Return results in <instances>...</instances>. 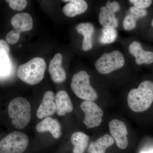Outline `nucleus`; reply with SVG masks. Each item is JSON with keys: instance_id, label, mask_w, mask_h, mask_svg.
<instances>
[{"instance_id": "nucleus-1", "label": "nucleus", "mask_w": 153, "mask_h": 153, "mask_svg": "<svg viewBox=\"0 0 153 153\" xmlns=\"http://www.w3.org/2000/svg\"><path fill=\"white\" fill-rule=\"evenodd\" d=\"M127 100L129 107L134 112L147 110L153 102V82L145 80L141 82L137 88L129 91Z\"/></svg>"}, {"instance_id": "nucleus-2", "label": "nucleus", "mask_w": 153, "mask_h": 153, "mask_svg": "<svg viewBox=\"0 0 153 153\" xmlns=\"http://www.w3.org/2000/svg\"><path fill=\"white\" fill-rule=\"evenodd\" d=\"M46 68V62L44 59L36 57L19 66L17 74L19 79L25 83L35 85L44 78Z\"/></svg>"}, {"instance_id": "nucleus-3", "label": "nucleus", "mask_w": 153, "mask_h": 153, "mask_svg": "<svg viewBox=\"0 0 153 153\" xmlns=\"http://www.w3.org/2000/svg\"><path fill=\"white\" fill-rule=\"evenodd\" d=\"M8 113L14 127L20 129L25 128L31 119L30 102L24 97L14 98L9 105Z\"/></svg>"}, {"instance_id": "nucleus-4", "label": "nucleus", "mask_w": 153, "mask_h": 153, "mask_svg": "<svg viewBox=\"0 0 153 153\" xmlns=\"http://www.w3.org/2000/svg\"><path fill=\"white\" fill-rule=\"evenodd\" d=\"M71 86L74 94L82 99L93 101L97 98V93L91 85L89 76L86 71H81L74 74Z\"/></svg>"}, {"instance_id": "nucleus-5", "label": "nucleus", "mask_w": 153, "mask_h": 153, "mask_svg": "<svg viewBox=\"0 0 153 153\" xmlns=\"http://www.w3.org/2000/svg\"><path fill=\"white\" fill-rule=\"evenodd\" d=\"M28 144L29 138L26 134L13 132L0 141V153H23Z\"/></svg>"}, {"instance_id": "nucleus-6", "label": "nucleus", "mask_w": 153, "mask_h": 153, "mask_svg": "<svg viewBox=\"0 0 153 153\" xmlns=\"http://www.w3.org/2000/svg\"><path fill=\"white\" fill-rule=\"evenodd\" d=\"M125 63L124 57L121 52L114 50L111 53H105L97 60L95 68L102 74L110 73L123 67Z\"/></svg>"}, {"instance_id": "nucleus-7", "label": "nucleus", "mask_w": 153, "mask_h": 153, "mask_svg": "<svg viewBox=\"0 0 153 153\" xmlns=\"http://www.w3.org/2000/svg\"><path fill=\"white\" fill-rule=\"evenodd\" d=\"M85 116L83 123L88 128H93L100 125L102 121L103 112L102 110L93 101H85L80 105Z\"/></svg>"}, {"instance_id": "nucleus-8", "label": "nucleus", "mask_w": 153, "mask_h": 153, "mask_svg": "<svg viewBox=\"0 0 153 153\" xmlns=\"http://www.w3.org/2000/svg\"><path fill=\"white\" fill-rule=\"evenodd\" d=\"M120 9V6L117 2H111L110 1L106 3L105 6L101 7L99 21L103 28L115 29L117 27L118 22L114 14Z\"/></svg>"}, {"instance_id": "nucleus-9", "label": "nucleus", "mask_w": 153, "mask_h": 153, "mask_svg": "<svg viewBox=\"0 0 153 153\" xmlns=\"http://www.w3.org/2000/svg\"><path fill=\"white\" fill-rule=\"evenodd\" d=\"M109 127L111 137L118 147L121 149H126L128 145V140L127 130L124 123L118 120H113L110 122Z\"/></svg>"}, {"instance_id": "nucleus-10", "label": "nucleus", "mask_w": 153, "mask_h": 153, "mask_svg": "<svg viewBox=\"0 0 153 153\" xmlns=\"http://www.w3.org/2000/svg\"><path fill=\"white\" fill-rule=\"evenodd\" d=\"M55 96L52 91H48L44 93L43 99L37 111L39 119L49 117L56 111Z\"/></svg>"}, {"instance_id": "nucleus-11", "label": "nucleus", "mask_w": 153, "mask_h": 153, "mask_svg": "<svg viewBox=\"0 0 153 153\" xmlns=\"http://www.w3.org/2000/svg\"><path fill=\"white\" fill-rule=\"evenodd\" d=\"M62 55L60 53L55 54L49 65V72L53 82L62 83L66 79L65 70L62 66Z\"/></svg>"}, {"instance_id": "nucleus-12", "label": "nucleus", "mask_w": 153, "mask_h": 153, "mask_svg": "<svg viewBox=\"0 0 153 153\" xmlns=\"http://www.w3.org/2000/svg\"><path fill=\"white\" fill-rule=\"evenodd\" d=\"M129 51L136 58L138 65L150 64L153 63V52L143 50L139 42L134 41L129 46Z\"/></svg>"}, {"instance_id": "nucleus-13", "label": "nucleus", "mask_w": 153, "mask_h": 153, "mask_svg": "<svg viewBox=\"0 0 153 153\" xmlns=\"http://www.w3.org/2000/svg\"><path fill=\"white\" fill-rule=\"evenodd\" d=\"M11 24L14 30L19 33L27 32L33 27V18L27 13H19L13 16Z\"/></svg>"}, {"instance_id": "nucleus-14", "label": "nucleus", "mask_w": 153, "mask_h": 153, "mask_svg": "<svg viewBox=\"0 0 153 153\" xmlns=\"http://www.w3.org/2000/svg\"><path fill=\"white\" fill-rule=\"evenodd\" d=\"M56 112L60 116L66 113L72 112L73 105L68 93L65 91H60L56 94L55 97Z\"/></svg>"}, {"instance_id": "nucleus-15", "label": "nucleus", "mask_w": 153, "mask_h": 153, "mask_svg": "<svg viewBox=\"0 0 153 153\" xmlns=\"http://www.w3.org/2000/svg\"><path fill=\"white\" fill-rule=\"evenodd\" d=\"M36 130L38 132L49 131L52 136L57 139L61 135V126L58 121L52 118H45L44 120L39 123L36 126Z\"/></svg>"}, {"instance_id": "nucleus-16", "label": "nucleus", "mask_w": 153, "mask_h": 153, "mask_svg": "<svg viewBox=\"0 0 153 153\" xmlns=\"http://www.w3.org/2000/svg\"><path fill=\"white\" fill-rule=\"evenodd\" d=\"M77 33L84 36L82 41V49L87 51L92 48V35L94 32V27L91 23H81L75 27Z\"/></svg>"}, {"instance_id": "nucleus-17", "label": "nucleus", "mask_w": 153, "mask_h": 153, "mask_svg": "<svg viewBox=\"0 0 153 153\" xmlns=\"http://www.w3.org/2000/svg\"><path fill=\"white\" fill-rule=\"evenodd\" d=\"M69 3L64 6L63 9V13L66 16L72 18L83 13L87 10L88 4L83 0H71L63 1Z\"/></svg>"}, {"instance_id": "nucleus-18", "label": "nucleus", "mask_w": 153, "mask_h": 153, "mask_svg": "<svg viewBox=\"0 0 153 153\" xmlns=\"http://www.w3.org/2000/svg\"><path fill=\"white\" fill-rule=\"evenodd\" d=\"M10 48L5 41L0 40V76H6L10 73L11 63L9 57Z\"/></svg>"}, {"instance_id": "nucleus-19", "label": "nucleus", "mask_w": 153, "mask_h": 153, "mask_svg": "<svg viewBox=\"0 0 153 153\" xmlns=\"http://www.w3.org/2000/svg\"><path fill=\"white\" fill-rule=\"evenodd\" d=\"M114 140L109 135L105 134L94 142L91 143L88 147V153H105L108 148L114 144Z\"/></svg>"}, {"instance_id": "nucleus-20", "label": "nucleus", "mask_w": 153, "mask_h": 153, "mask_svg": "<svg viewBox=\"0 0 153 153\" xmlns=\"http://www.w3.org/2000/svg\"><path fill=\"white\" fill-rule=\"evenodd\" d=\"M89 138L82 132H76L71 135V143L74 146L73 153H84L88 146Z\"/></svg>"}, {"instance_id": "nucleus-21", "label": "nucleus", "mask_w": 153, "mask_h": 153, "mask_svg": "<svg viewBox=\"0 0 153 153\" xmlns=\"http://www.w3.org/2000/svg\"><path fill=\"white\" fill-rule=\"evenodd\" d=\"M117 36V32L115 29L103 28L101 36L99 38L100 42L104 44H111L115 41Z\"/></svg>"}, {"instance_id": "nucleus-22", "label": "nucleus", "mask_w": 153, "mask_h": 153, "mask_svg": "<svg viewBox=\"0 0 153 153\" xmlns=\"http://www.w3.org/2000/svg\"><path fill=\"white\" fill-rule=\"evenodd\" d=\"M9 2L11 8L17 11H22L26 7L27 2L25 0H10L7 1Z\"/></svg>"}, {"instance_id": "nucleus-23", "label": "nucleus", "mask_w": 153, "mask_h": 153, "mask_svg": "<svg viewBox=\"0 0 153 153\" xmlns=\"http://www.w3.org/2000/svg\"><path fill=\"white\" fill-rule=\"evenodd\" d=\"M137 20V19L131 14L126 16L123 23V27L125 30H131L134 29L136 26Z\"/></svg>"}, {"instance_id": "nucleus-24", "label": "nucleus", "mask_w": 153, "mask_h": 153, "mask_svg": "<svg viewBox=\"0 0 153 153\" xmlns=\"http://www.w3.org/2000/svg\"><path fill=\"white\" fill-rule=\"evenodd\" d=\"M20 38V33L15 30L9 32L6 36V42L10 44H16L19 41Z\"/></svg>"}, {"instance_id": "nucleus-25", "label": "nucleus", "mask_w": 153, "mask_h": 153, "mask_svg": "<svg viewBox=\"0 0 153 153\" xmlns=\"http://www.w3.org/2000/svg\"><path fill=\"white\" fill-rule=\"evenodd\" d=\"M129 1L133 3L135 7L140 9L149 7L152 3L151 0H130Z\"/></svg>"}, {"instance_id": "nucleus-26", "label": "nucleus", "mask_w": 153, "mask_h": 153, "mask_svg": "<svg viewBox=\"0 0 153 153\" xmlns=\"http://www.w3.org/2000/svg\"><path fill=\"white\" fill-rule=\"evenodd\" d=\"M131 14L135 17L137 19L144 17L147 14V11L145 9L137 8L135 7H131L130 8Z\"/></svg>"}, {"instance_id": "nucleus-27", "label": "nucleus", "mask_w": 153, "mask_h": 153, "mask_svg": "<svg viewBox=\"0 0 153 153\" xmlns=\"http://www.w3.org/2000/svg\"><path fill=\"white\" fill-rule=\"evenodd\" d=\"M140 153H153V149L147 151H144V152H142Z\"/></svg>"}, {"instance_id": "nucleus-28", "label": "nucleus", "mask_w": 153, "mask_h": 153, "mask_svg": "<svg viewBox=\"0 0 153 153\" xmlns=\"http://www.w3.org/2000/svg\"><path fill=\"white\" fill-rule=\"evenodd\" d=\"M152 27H153V19L152 21Z\"/></svg>"}, {"instance_id": "nucleus-29", "label": "nucleus", "mask_w": 153, "mask_h": 153, "mask_svg": "<svg viewBox=\"0 0 153 153\" xmlns=\"http://www.w3.org/2000/svg\"><path fill=\"white\" fill-rule=\"evenodd\" d=\"M22 47V45H19V47Z\"/></svg>"}]
</instances>
